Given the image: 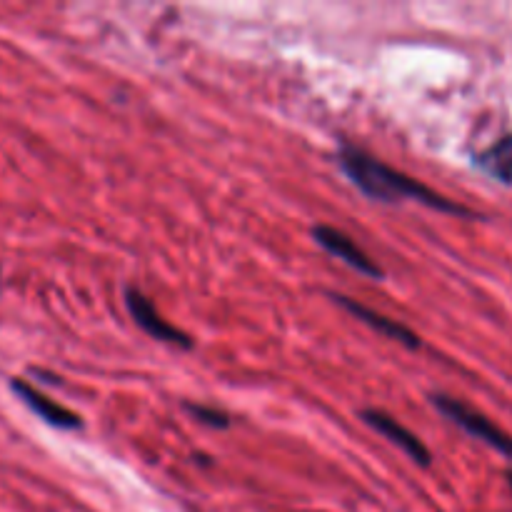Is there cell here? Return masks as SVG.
<instances>
[{
    "label": "cell",
    "instance_id": "6da1fadb",
    "mask_svg": "<svg viewBox=\"0 0 512 512\" xmlns=\"http://www.w3.org/2000/svg\"><path fill=\"white\" fill-rule=\"evenodd\" d=\"M338 165L360 193L378 200V203H400V200L410 198L428 205V208L440 210V213L458 215V218H478L475 210L465 208V205L435 193L433 188H428V185L420 183V180L410 178L408 173H400V170L390 168L383 160L373 158V155L363 153V150L358 148L343 145V148L338 150Z\"/></svg>",
    "mask_w": 512,
    "mask_h": 512
},
{
    "label": "cell",
    "instance_id": "7a4b0ae2",
    "mask_svg": "<svg viewBox=\"0 0 512 512\" xmlns=\"http://www.w3.org/2000/svg\"><path fill=\"white\" fill-rule=\"evenodd\" d=\"M430 403H433L450 423L463 428L465 433L473 435L475 440H483V443L490 445L493 450L512 458V435L500 430L498 425H495L493 420L485 418L483 413H478V410H473L470 405H465L463 400L450 398V395L445 393H433L430 395Z\"/></svg>",
    "mask_w": 512,
    "mask_h": 512
},
{
    "label": "cell",
    "instance_id": "3957f363",
    "mask_svg": "<svg viewBox=\"0 0 512 512\" xmlns=\"http://www.w3.org/2000/svg\"><path fill=\"white\" fill-rule=\"evenodd\" d=\"M125 308H128L133 323L153 340H160V343H168L185 350H190L195 345L188 333H183V330H178L175 325H170L168 320L158 313L153 300H150L143 290L125 288Z\"/></svg>",
    "mask_w": 512,
    "mask_h": 512
},
{
    "label": "cell",
    "instance_id": "277c9868",
    "mask_svg": "<svg viewBox=\"0 0 512 512\" xmlns=\"http://www.w3.org/2000/svg\"><path fill=\"white\" fill-rule=\"evenodd\" d=\"M313 238L320 248L328 250L330 255H335L338 260H343L345 265H350V268L358 270V273L368 275V278H373V280L385 278L383 268H380V265L375 263V260L370 258V255L365 253V250L360 248L353 238H350V235H345L343 230L333 228V225H315Z\"/></svg>",
    "mask_w": 512,
    "mask_h": 512
},
{
    "label": "cell",
    "instance_id": "5b68a950",
    "mask_svg": "<svg viewBox=\"0 0 512 512\" xmlns=\"http://www.w3.org/2000/svg\"><path fill=\"white\" fill-rule=\"evenodd\" d=\"M360 418L365 420V425H370V428L378 430L380 435H385L390 443L398 445V448L403 450V453L408 455L415 465H420V468H428L430 460H433V455H430V450L425 448L423 440H420L415 433H410V430L405 428L400 420H395L393 415L383 413V410H375V408L363 410V413H360Z\"/></svg>",
    "mask_w": 512,
    "mask_h": 512
},
{
    "label": "cell",
    "instance_id": "8992f818",
    "mask_svg": "<svg viewBox=\"0 0 512 512\" xmlns=\"http://www.w3.org/2000/svg\"><path fill=\"white\" fill-rule=\"evenodd\" d=\"M10 390H13V393L18 395V398L23 400V403L28 405V408L33 410L40 420H43V423H48L50 428H58V430H80L83 428V420H80L73 410L63 408L60 403L50 400L48 395L40 393L38 388H33L28 380L13 378L10 380Z\"/></svg>",
    "mask_w": 512,
    "mask_h": 512
},
{
    "label": "cell",
    "instance_id": "52a82bcc",
    "mask_svg": "<svg viewBox=\"0 0 512 512\" xmlns=\"http://www.w3.org/2000/svg\"><path fill=\"white\" fill-rule=\"evenodd\" d=\"M330 298H333L338 305H343V308L348 310L350 315H355V318L363 320L365 325H370V328L378 330L380 335H385V338H390V340H395V343L405 345L408 350H418L420 348V338L413 333V330L408 328V325L398 323V320L388 318V315L375 313L373 308H368V305L358 303V300H353V298H345V295L330 293Z\"/></svg>",
    "mask_w": 512,
    "mask_h": 512
},
{
    "label": "cell",
    "instance_id": "ba28073f",
    "mask_svg": "<svg viewBox=\"0 0 512 512\" xmlns=\"http://www.w3.org/2000/svg\"><path fill=\"white\" fill-rule=\"evenodd\" d=\"M475 165L485 170L490 178L512 185V135H505L498 143H493L483 153L475 155Z\"/></svg>",
    "mask_w": 512,
    "mask_h": 512
},
{
    "label": "cell",
    "instance_id": "9c48e42d",
    "mask_svg": "<svg viewBox=\"0 0 512 512\" xmlns=\"http://www.w3.org/2000/svg\"><path fill=\"white\" fill-rule=\"evenodd\" d=\"M185 410H188L190 415H193L195 420H198V423H203V425H208V428H230V423H233V420H230V415L225 413V410H220V408H213V405H195V403H185Z\"/></svg>",
    "mask_w": 512,
    "mask_h": 512
},
{
    "label": "cell",
    "instance_id": "30bf717a",
    "mask_svg": "<svg viewBox=\"0 0 512 512\" xmlns=\"http://www.w3.org/2000/svg\"><path fill=\"white\" fill-rule=\"evenodd\" d=\"M508 483H510V488H512V470H508Z\"/></svg>",
    "mask_w": 512,
    "mask_h": 512
}]
</instances>
